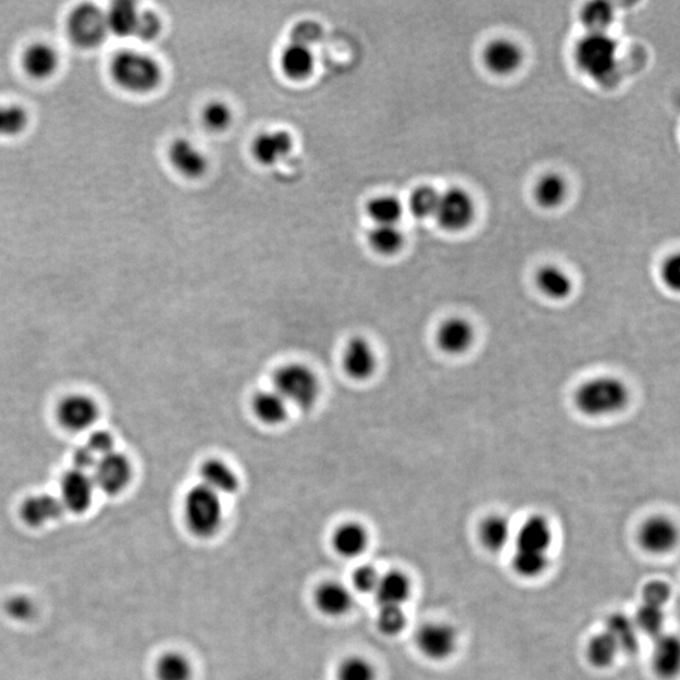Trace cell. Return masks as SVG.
I'll use <instances>...</instances> for the list:
<instances>
[{"instance_id": "cell-1", "label": "cell", "mask_w": 680, "mask_h": 680, "mask_svg": "<svg viewBox=\"0 0 680 680\" xmlns=\"http://www.w3.org/2000/svg\"><path fill=\"white\" fill-rule=\"evenodd\" d=\"M631 393L624 381L614 376L591 378L575 392V406L582 415L606 417L628 407Z\"/></svg>"}, {"instance_id": "cell-2", "label": "cell", "mask_w": 680, "mask_h": 680, "mask_svg": "<svg viewBox=\"0 0 680 680\" xmlns=\"http://www.w3.org/2000/svg\"><path fill=\"white\" fill-rule=\"evenodd\" d=\"M110 74L121 89L134 94H148L158 89L163 80L159 63L147 53L121 50L110 63Z\"/></svg>"}, {"instance_id": "cell-3", "label": "cell", "mask_w": 680, "mask_h": 680, "mask_svg": "<svg viewBox=\"0 0 680 680\" xmlns=\"http://www.w3.org/2000/svg\"><path fill=\"white\" fill-rule=\"evenodd\" d=\"M578 67L592 80L610 85L618 75V42L606 32H589L577 42Z\"/></svg>"}, {"instance_id": "cell-4", "label": "cell", "mask_w": 680, "mask_h": 680, "mask_svg": "<svg viewBox=\"0 0 680 680\" xmlns=\"http://www.w3.org/2000/svg\"><path fill=\"white\" fill-rule=\"evenodd\" d=\"M183 518L192 536L199 539L216 537L225 522L221 495L202 484L189 489L183 500Z\"/></svg>"}, {"instance_id": "cell-5", "label": "cell", "mask_w": 680, "mask_h": 680, "mask_svg": "<svg viewBox=\"0 0 680 680\" xmlns=\"http://www.w3.org/2000/svg\"><path fill=\"white\" fill-rule=\"evenodd\" d=\"M272 388L288 402L289 406L310 410L317 405L320 396V382L312 368L301 363H290L280 367L274 374Z\"/></svg>"}, {"instance_id": "cell-6", "label": "cell", "mask_w": 680, "mask_h": 680, "mask_svg": "<svg viewBox=\"0 0 680 680\" xmlns=\"http://www.w3.org/2000/svg\"><path fill=\"white\" fill-rule=\"evenodd\" d=\"M67 32L71 41L85 50L101 46L110 34L104 9L92 3L80 4L68 16Z\"/></svg>"}, {"instance_id": "cell-7", "label": "cell", "mask_w": 680, "mask_h": 680, "mask_svg": "<svg viewBox=\"0 0 680 680\" xmlns=\"http://www.w3.org/2000/svg\"><path fill=\"white\" fill-rule=\"evenodd\" d=\"M91 476L95 487L102 493L118 495L128 487L133 476V466L128 456L113 451L97 460Z\"/></svg>"}, {"instance_id": "cell-8", "label": "cell", "mask_w": 680, "mask_h": 680, "mask_svg": "<svg viewBox=\"0 0 680 680\" xmlns=\"http://www.w3.org/2000/svg\"><path fill=\"white\" fill-rule=\"evenodd\" d=\"M475 206L468 193L459 188H451L440 196L436 220L448 231H461L473 221Z\"/></svg>"}, {"instance_id": "cell-9", "label": "cell", "mask_w": 680, "mask_h": 680, "mask_svg": "<svg viewBox=\"0 0 680 680\" xmlns=\"http://www.w3.org/2000/svg\"><path fill=\"white\" fill-rule=\"evenodd\" d=\"M99 417V406L91 397L75 393L60 402L57 419L66 430L82 432L91 429Z\"/></svg>"}, {"instance_id": "cell-10", "label": "cell", "mask_w": 680, "mask_h": 680, "mask_svg": "<svg viewBox=\"0 0 680 680\" xmlns=\"http://www.w3.org/2000/svg\"><path fill=\"white\" fill-rule=\"evenodd\" d=\"M60 502L63 508L75 514L90 508L95 494V484L90 473L72 469L62 476Z\"/></svg>"}, {"instance_id": "cell-11", "label": "cell", "mask_w": 680, "mask_h": 680, "mask_svg": "<svg viewBox=\"0 0 680 680\" xmlns=\"http://www.w3.org/2000/svg\"><path fill=\"white\" fill-rule=\"evenodd\" d=\"M416 644L425 657L432 660H444L455 652L458 636L449 625L430 623L417 631Z\"/></svg>"}, {"instance_id": "cell-12", "label": "cell", "mask_w": 680, "mask_h": 680, "mask_svg": "<svg viewBox=\"0 0 680 680\" xmlns=\"http://www.w3.org/2000/svg\"><path fill=\"white\" fill-rule=\"evenodd\" d=\"M436 340L441 351L459 356L473 347L475 329L469 320L460 317L450 318L440 325Z\"/></svg>"}, {"instance_id": "cell-13", "label": "cell", "mask_w": 680, "mask_h": 680, "mask_svg": "<svg viewBox=\"0 0 680 680\" xmlns=\"http://www.w3.org/2000/svg\"><path fill=\"white\" fill-rule=\"evenodd\" d=\"M343 367L353 380H369L377 369V356L371 343L364 338L349 340L343 352Z\"/></svg>"}, {"instance_id": "cell-14", "label": "cell", "mask_w": 680, "mask_h": 680, "mask_svg": "<svg viewBox=\"0 0 680 680\" xmlns=\"http://www.w3.org/2000/svg\"><path fill=\"white\" fill-rule=\"evenodd\" d=\"M314 605L329 618H340L352 610L354 597L342 582L325 581L314 591Z\"/></svg>"}, {"instance_id": "cell-15", "label": "cell", "mask_w": 680, "mask_h": 680, "mask_svg": "<svg viewBox=\"0 0 680 680\" xmlns=\"http://www.w3.org/2000/svg\"><path fill=\"white\" fill-rule=\"evenodd\" d=\"M168 155L174 169L187 178L202 177L208 168L206 155L188 139L174 140L170 144Z\"/></svg>"}, {"instance_id": "cell-16", "label": "cell", "mask_w": 680, "mask_h": 680, "mask_svg": "<svg viewBox=\"0 0 680 680\" xmlns=\"http://www.w3.org/2000/svg\"><path fill=\"white\" fill-rule=\"evenodd\" d=\"M58 52L48 43L38 42L23 52L22 66L28 76L36 80H47L60 67Z\"/></svg>"}, {"instance_id": "cell-17", "label": "cell", "mask_w": 680, "mask_h": 680, "mask_svg": "<svg viewBox=\"0 0 680 680\" xmlns=\"http://www.w3.org/2000/svg\"><path fill=\"white\" fill-rule=\"evenodd\" d=\"M63 510L60 499L51 494H37L24 500L21 517L27 526L40 528L61 518Z\"/></svg>"}, {"instance_id": "cell-18", "label": "cell", "mask_w": 680, "mask_h": 680, "mask_svg": "<svg viewBox=\"0 0 680 680\" xmlns=\"http://www.w3.org/2000/svg\"><path fill=\"white\" fill-rule=\"evenodd\" d=\"M293 144V138L286 131H266L256 136L252 143V154L257 162L274 165L288 157Z\"/></svg>"}, {"instance_id": "cell-19", "label": "cell", "mask_w": 680, "mask_h": 680, "mask_svg": "<svg viewBox=\"0 0 680 680\" xmlns=\"http://www.w3.org/2000/svg\"><path fill=\"white\" fill-rule=\"evenodd\" d=\"M678 541V529L672 521L665 517L649 519L641 528V546L653 553H664L672 550Z\"/></svg>"}, {"instance_id": "cell-20", "label": "cell", "mask_w": 680, "mask_h": 680, "mask_svg": "<svg viewBox=\"0 0 680 680\" xmlns=\"http://www.w3.org/2000/svg\"><path fill=\"white\" fill-rule=\"evenodd\" d=\"M369 533L367 528L358 522H346L335 528L332 536V547L338 556L356 558L367 550Z\"/></svg>"}, {"instance_id": "cell-21", "label": "cell", "mask_w": 680, "mask_h": 680, "mask_svg": "<svg viewBox=\"0 0 680 680\" xmlns=\"http://www.w3.org/2000/svg\"><path fill=\"white\" fill-rule=\"evenodd\" d=\"M199 478L203 487L218 495L235 493L238 488V476L230 465L220 459L204 461L199 469Z\"/></svg>"}, {"instance_id": "cell-22", "label": "cell", "mask_w": 680, "mask_h": 680, "mask_svg": "<svg viewBox=\"0 0 680 680\" xmlns=\"http://www.w3.org/2000/svg\"><path fill=\"white\" fill-rule=\"evenodd\" d=\"M523 61V52L517 43L497 40L485 48L484 62L494 74L507 75L517 70Z\"/></svg>"}, {"instance_id": "cell-23", "label": "cell", "mask_w": 680, "mask_h": 680, "mask_svg": "<svg viewBox=\"0 0 680 680\" xmlns=\"http://www.w3.org/2000/svg\"><path fill=\"white\" fill-rule=\"evenodd\" d=\"M552 528L547 519L533 516L524 522L517 536V551L546 553L552 543Z\"/></svg>"}, {"instance_id": "cell-24", "label": "cell", "mask_w": 680, "mask_h": 680, "mask_svg": "<svg viewBox=\"0 0 680 680\" xmlns=\"http://www.w3.org/2000/svg\"><path fill=\"white\" fill-rule=\"evenodd\" d=\"M411 581L401 571L386 572L381 575L380 581L373 594L380 606H403L410 599Z\"/></svg>"}, {"instance_id": "cell-25", "label": "cell", "mask_w": 680, "mask_h": 680, "mask_svg": "<svg viewBox=\"0 0 680 680\" xmlns=\"http://www.w3.org/2000/svg\"><path fill=\"white\" fill-rule=\"evenodd\" d=\"M289 407L288 402L274 388L257 392L252 400V410L257 419L270 426L284 424L288 420Z\"/></svg>"}, {"instance_id": "cell-26", "label": "cell", "mask_w": 680, "mask_h": 680, "mask_svg": "<svg viewBox=\"0 0 680 680\" xmlns=\"http://www.w3.org/2000/svg\"><path fill=\"white\" fill-rule=\"evenodd\" d=\"M280 63L284 74L290 79L303 80L314 70V53L312 48L290 43L281 53Z\"/></svg>"}, {"instance_id": "cell-27", "label": "cell", "mask_w": 680, "mask_h": 680, "mask_svg": "<svg viewBox=\"0 0 680 680\" xmlns=\"http://www.w3.org/2000/svg\"><path fill=\"white\" fill-rule=\"evenodd\" d=\"M105 14L109 33L121 38L134 37L140 14V9L135 3L119 0V2L111 4Z\"/></svg>"}, {"instance_id": "cell-28", "label": "cell", "mask_w": 680, "mask_h": 680, "mask_svg": "<svg viewBox=\"0 0 680 680\" xmlns=\"http://www.w3.org/2000/svg\"><path fill=\"white\" fill-rule=\"evenodd\" d=\"M680 646L673 635H660L654 648V667L660 677L673 678L679 670Z\"/></svg>"}, {"instance_id": "cell-29", "label": "cell", "mask_w": 680, "mask_h": 680, "mask_svg": "<svg viewBox=\"0 0 680 680\" xmlns=\"http://www.w3.org/2000/svg\"><path fill=\"white\" fill-rule=\"evenodd\" d=\"M606 633L614 639L619 652L634 654L639 649L638 629L634 620L624 614H614L607 619Z\"/></svg>"}, {"instance_id": "cell-30", "label": "cell", "mask_w": 680, "mask_h": 680, "mask_svg": "<svg viewBox=\"0 0 680 680\" xmlns=\"http://www.w3.org/2000/svg\"><path fill=\"white\" fill-rule=\"evenodd\" d=\"M538 289L548 298L563 300L572 293V280L565 271L556 266H544L537 272Z\"/></svg>"}, {"instance_id": "cell-31", "label": "cell", "mask_w": 680, "mask_h": 680, "mask_svg": "<svg viewBox=\"0 0 680 680\" xmlns=\"http://www.w3.org/2000/svg\"><path fill=\"white\" fill-rule=\"evenodd\" d=\"M155 675L158 680H192L193 665L186 655L168 652L158 659Z\"/></svg>"}, {"instance_id": "cell-32", "label": "cell", "mask_w": 680, "mask_h": 680, "mask_svg": "<svg viewBox=\"0 0 680 680\" xmlns=\"http://www.w3.org/2000/svg\"><path fill=\"white\" fill-rule=\"evenodd\" d=\"M369 245L382 255H395L405 244V237L396 225H377L368 233Z\"/></svg>"}, {"instance_id": "cell-33", "label": "cell", "mask_w": 680, "mask_h": 680, "mask_svg": "<svg viewBox=\"0 0 680 680\" xmlns=\"http://www.w3.org/2000/svg\"><path fill=\"white\" fill-rule=\"evenodd\" d=\"M510 526L504 517L492 516L480 527V541L489 551L498 552L503 550L509 541Z\"/></svg>"}, {"instance_id": "cell-34", "label": "cell", "mask_w": 680, "mask_h": 680, "mask_svg": "<svg viewBox=\"0 0 680 680\" xmlns=\"http://www.w3.org/2000/svg\"><path fill=\"white\" fill-rule=\"evenodd\" d=\"M567 193L566 182L558 174H547L538 181L534 196L544 208H555L565 199Z\"/></svg>"}, {"instance_id": "cell-35", "label": "cell", "mask_w": 680, "mask_h": 680, "mask_svg": "<svg viewBox=\"0 0 680 680\" xmlns=\"http://www.w3.org/2000/svg\"><path fill=\"white\" fill-rule=\"evenodd\" d=\"M29 125V114L21 105H0V136L14 138L24 133Z\"/></svg>"}, {"instance_id": "cell-36", "label": "cell", "mask_w": 680, "mask_h": 680, "mask_svg": "<svg viewBox=\"0 0 680 680\" xmlns=\"http://www.w3.org/2000/svg\"><path fill=\"white\" fill-rule=\"evenodd\" d=\"M367 213L377 225H396L403 215V207L400 199L381 196L368 203Z\"/></svg>"}, {"instance_id": "cell-37", "label": "cell", "mask_w": 680, "mask_h": 680, "mask_svg": "<svg viewBox=\"0 0 680 680\" xmlns=\"http://www.w3.org/2000/svg\"><path fill=\"white\" fill-rule=\"evenodd\" d=\"M619 653L618 645L606 631L596 635L587 648V657L597 668L610 667Z\"/></svg>"}, {"instance_id": "cell-38", "label": "cell", "mask_w": 680, "mask_h": 680, "mask_svg": "<svg viewBox=\"0 0 680 680\" xmlns=\"http://www.w3.org/2000/svg\"><path fill=\"white\" fill-rule=\"evenodd\" d=\"M581 17L589 32H606L614 21V8L604 0H595L586 4Z\"/></svg>"}, {"instance_id": "cell-39", "label": "cell", "mask_w": 680, "mask_h": 680, "mask_svg": "<svg viewBox=\"0 0 680 680\" xmlns=\"http://www.w3.org/2000/svg\"><path fill=\"white\" fill-rule=\"evenodd\" d=\"M337 680H376L373 664L367 658L352 655L340 662L335 673Z\"/></svg>"}, {"instance_id": "cell-40", "label": "cell", "mask_w": 680, "mask_h": 680, "mask_svg": "<svg viewBox=\"0 0 680 680\" xmlns=\"http://www.w3.org/2000/svg\"><path fill=\"white\" fill-rule=\"evenodd\" d=\"M440 196L435 188L429 186L417 188L410 198L411 212L419 218L435 217Z\"/></svg>"}, {"instance_id": "cell-41", "label": "cell", "mask_w": 680, "mask_h": 680, "mask_svg": "<svg viewBox=\"0 0 680 680\" xmlns=\"http://www.w3.org/2000/svg\"><path fill=\"white\" fill-rule=\"evenodd\" d=\"M664 620L663 609L643 604L636 611L634 623L636 629L643 631L648 636H652V638H658V636L663 634Z\"/></svg>"}, {"instance_id": "cell-42", "label": "cell", "mask_w": 680, "mask_h": 680, "mask_svg": "<svg viewBox=\"0 0 680 680\" xmlns=\"http://www.w3.org/2000/svg\"><path fill=\"white\" fill-rule=\"evenodd\" d=\"M406 615L401 606H380L377 628L383 635L396 636L406 628Z\"/></svg>"}, {"instance_id": "cell-43", "label": "cell", "mask_w": 680, "mask_h": 680, "mask_svg": "<svg viewBox=\"0 0 680 680\" xmlns=\"http://www.w3.org/2000/svg\"><path fill=\"white\" fill-rule=\"evenodd\" d=\"M548 558L546 553L517 551L513 558L514 570L524 577H536L546 570Z\"/></svg>"}, {"instance_id": "cell-44", "label": "cell", "mask_w": 680, "mask_h": 680, "mask_svg": "<svg viewBox=\"0 0 680 680\" xmlns=\"http://www.w3.org/2000/svg\"><path fill=\"white\" fill-rule=\"evenodd\" d=\"M203 124L213 131H223L232 123V110L222 101H212L202 111Z\"/></svg>"}, {"instance_id": "cell-45", "label": "cell", "mask_w": 680, "mask_h": 680, "mask_svg": "<svg viewBox=\"0 0 680 680\" xmlns=\"http://www.w3.org/2000/svg\"><path fill=\"white\" fill-rule=\"evenodd\" d=\"M162 19L157 13L152 11H140L138 23L134 32V37L139 41L153 42L157 40L162 32Z\"/></svg>"}, {"instance_id": "cell-46", "label": "cell", "mask_w": 680, "mask_h": 680, "mask_svg": "<svg viewBox=\"0 0 680 680\" xmlns=\"http://www.w3.org/2000/svg\"><path fill=\"white\" fill-rule=\"evenodd\" d=\"M291 43H298V45L312 48L322 41L324 31L319 23L314 21H301L295 24L293 31H291Z\"/></svg>"}, {"instance_id": "cell-47", "label": "cell", "mask_w": 680, "mask_h": 680, "mask_svg": "<svg viewBox=\"0 0 680 680\" xmlns=\"http://www.w3.org/2000/svg\"><path fill=\"white\" fill-rule=\"evenodd\" d=\"M380 578L381 573L377 571L376 567L363 565L354 570L352 584L354 589L361 592V594H373Z\"/></svg>"}, {"instance_id": "cell-48", "label": "cell", "mask_w": 680, "mask_h": 680, "mask_svg": "<svg viewBox=\"0 0 680 680\" xmlns=\"http://www.w3.org/2000/svg\"><path fill=\"white\" fill-rule=\"evenodd\" d=\"M6 612L9 618L16 621L31 620L36 614V605L31 597L26 595H17L11 597L6 602Z\"/></svg>"}, {"instance_id": "cell-49", "label": "cell", "mask_w": 680, "mask_h": 680, "mask_svg": "<svg viewBox=\"0 0 680 680\" xmlns=\"http://www.w3.org/2000/svg\"><path fill=\"white\" fill-rule=\"evenodd\" d=\"M86 446L99 459L102 458V456L108 455L115 451L114 437L109 431L105 430L92 431L89 437H87Z\"/></svg>"}, {"instance_id": "cell-50", "label": "cell", "mask_w": 680, "mask_h": 680, "mask_svg": "<svg viewBox=\"0 0 680 680\" xmlns=\"http://www.w3.org/2000/svg\"><path fill=\"white\" fill-rule=\"evenodd\" d=\"M670 599V589L663 581H652L644 587L643 600L645 605L660 607L667 604Z\"/></svg>"}, {"instance_id": "cell-51", "label": "cell", "mask_w": 680, "mask_h": 680, "mask_svg": "<svg viewBox=\"0 0 680 680\" xmlns=\"http://www.w3.org/2000/svg\"><path fill=\"white\" fill-rule=\"evenodd\" d=\"M663 279L670 289L678 290L680 286V260L679 256L669 257L663 266Z\"/></svg>"}, {"instance_id": "cell-52", "label": "cell", "mask_w": 680, "mask_h": 680, "mask_svg": "<svg viewBox=\"0 0 680 680\" xmlns=\"http://www.w3.org/2000/svg\"><path fill=\"white\" fill-rule=\"evenodd\" d=\"M97 460L99 458L86 445L76 449L74 455H72L74 469L86 471V473L95 468Z\"/></svg>"}]
</instances>
